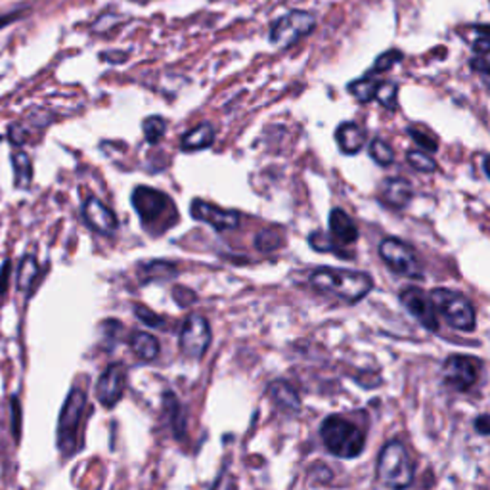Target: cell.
Wrapping results in <instances>:
<instances>
[{"instance_id":"cell-1","label":"cell","mask_w":490,"mask_h":490,"mask_svg":"<svg viewBox=\"0 0 490 490\" xmlns=\"http://www.w3.org/2000/svg\"><path fill=\"white\" fill-rule=\"evenodd\" d=\"M312 287L326 295H333L347 303H357L371 292V278L364 273L337 268H318L311 276Z\"/></svg>"},{"instance_id":"cell-2","label":"cell","mask_w":490,"mask_h":490,"mask_svg":"<svg viewBox=\"0 0 490 490\" xmlns=\"http://www.w3.org/2000/svg\"><path fill=\"white\" fill-rule=\"evenodd\" d=\"M320 437L326 448L343 460L357 458L366 445L364 431L341 416H328L320 428Z\"/></svg>"},{"instance_id":"cell-3","label":"cell","mask_w":490,"mask_h":490,"mask_svg":"<svg viewBox=\"0 0 490 490\" xmlns=\"http://www.w3.org/2000/svg\"><path fill=\"white\" fill-rule=\"evenodd\" d=\"M378 479L391 490H407L414 481V466L408 450L399 441H389L378 458Z\"/></svg>"},{"instance_id":"cell-4","label":"cell","mask_w":490,"mask_h":490,"mask_svg":"<svg viewBox=\"0 0 490 490\" xmlns=\"http://www.w3.org/2000/svg\"><path fill=\"white\" fill-rule=\"evenodd\" d=\"M87 408V393L81 387L72 389L67 395L58 419V448L62 454L70 456L79 447V431Z\"/></svg>"},{"instance_id":"cell-5","label":"cell","mask_w":490,"mask_h":490,"mask_svg":"<svg viewBox=\"0 0 490 490\" xmlns=\"http://www.w3.org/2000/svg\"><path fill=\"white\" fill-rule=\"evenodd\" d=\"M435 311L441 312L448 326L460 331H473L476 330V309L469 303L467 297H464L458 292L452 290H433L429 295Z\"/></svg>"},{"instance_id":"cell-6","label":"cell","mask_w":490,"mask_h":490,"mask_svg":"<svg viewBox=\"0 0 490 490\" xmlns=\"http://www.w3.org/2000/svg\"><path fill=\"white\" fill-rule=\"evenodd\" d=\"M132 206L140 215L144 226L163 225V230H165L167 226L173 225L171 221H168V213L177 215L171 199H168L163 192L146 188V186H140V188L134 190Z\"/></svg>"},{"instance_id":"cell-7","label":"cell","mask_w":490,"mask_h":490,"mask_svg":"<svg viewBox=\"0 0 490 490\" xmlns=\"http://www.w3.org/2000/svg\"><path fill=\"white\" fill-rule=\"evenodd\" d=\"M314 25H316V22H314L312 14L301 12V10L290 12V14H285L283 18H280L273 25V29H270V41H273V44H276L280 48L292 46L299 39L311 35Z\"/></svg>"},{"instance_id":"cell-8","label":"cell","mask_w":490,"mask_h":490,"mask_svg":"<svg viewBox=\"0 0 490 490\" xmlns=\"http://www.w3.org/2000/svg\"><path fill=\"white\" fill-rule=\"evenodd\" d=\"M380 255L397 274L407 278H421L419 261L416 253L407 244L387 238L380 244Z\"/></svg>"},{"instance_id":"cell-9","label":"cell","mask_w":490,"mask_h":490,"mask_svg":"<svg viewBox=\"0 0 490 490\" xmlns=\"http://www.w3.org/2000/svg\"><path fill=\"white\" fill-rule=\"evenodd\" d=\"M211 343V328L199 314H190L184 320L180 331V351L188 359H201Z\"/></svg>"},{"instance_id":"cell-10","label":"cell","mask_w":490,"mask_h":490,"mask_svg":"<svg viewBox=\"0 0 490 490\" xmlns=\"http://www.w3.org/2000/svg\"><path fill=\"white\" fill-rule=\"evenodd\" d=\"M483 362L473 357H450L445 362L443 376L445 381L456 389V391H469L471 387H476L481 376Z\"/></svg>"},{"instance_id":"cell-11","label":"cell","mask_w":490,"mask_h":490,"mask_svg":"<svg viewBox=\"0 0 490 490\" xmlns=\"http://www.w3.org/2000/svg\"><path fill=\"white\" fill-rule=\"evenodd\" d=\"M400 301L404 309H407L426 330H431V331L438 330L437 311L433 307L429 295L418 290V287H408V290H404L400 293Z\"/></svg>"},{"instance_id":"cell-12","label":"cell","mask_w":490,"mask_h":490,"mask_svg":"<svg viewBox=\"0 0 490 490\" xmlns=\"http://www.w3.org/2000/svg\"><path fill=\"white\" fill-rule=\"evenodd\" d=\"M125 380H127V370L123 364H111L98 380L96 385V397L104 404L106 408L115 407L125 391Z\"/></svg>"},{"instance_id":"cell-13","label":"cell","mask_w":490,"mask_h":490,"mask_svg":"<svg viewBox=\"0 0 490 490\" xmlns=\"http://www.w3.org/2000/svg\"><path fill=\"white\" fill-rule=\"evenodd\" d=\"M192 216L196 221L206 223L209 226H213L215 230H234L235 226L240 225V215L235 211H228V209H221L216 206L207 204V201L196 199L192 204Z\"/></svg>"},{"instance_id":"cell-14","label":"cell","mask_w":490,"mask_h":490,"mask_svg":"<svg viewBox=\"0 0 490 490\" xmlns=\"http://www.w3.org/2000/svg\"><path fill=\"white\" fill-rule=\"evenodd\" d=\"M84 218H87V223L91 228H94L96 232L110 235L117 230V216L115 213L100 201L98 197H89L87 204H84L82 209Z\"/></svg>"},{"instance_id":"cell-15","label":"cell","mask_w":490,"mask_h":490,"mask_svg":"<svg viewBox=\"0 0 490 490\" xmlns=\"http://www.w3.org/2000/svg\"><path fill=\"white\" fill-rule=\"evenodd\" d=\"M330 238L337 245H351L359 238V228L352 223V218L341 211L333 209L330 215Z\"/></svg>"},{"instance_id":"cell-16","label":"cell","mask_w":490,"mask_h":490,"mask_svg":"<svg viewBox=\"0 0 490 490\" xmlns=\"http://www.w3.org/2000/svg\"><path fill=\"white\" fill-rule=\"evenodd\" d=\"M414 196L412 186L402 178H389L381 186V199L393 209H402L410 204Z\"/></svg>"},{"instance_id":"cell-17","label":"cell","mask_w":490,"mask_h":490,"mask_svg":"<svg viewBox=\"0 0 490 490\" xmlns=\"http://www.w3.org/2000/svg\"><path fill=\"white\" fill-rule=\"evenodd\" d=\"M337 144H340L343 154H359L366 146V134L357 123H341L335 130Z\"/></svg>"},{"instance_id":"cell-18","label":"cell","mask_w":490,"mask_h":490,"mask_svg":"<svg viewBox=\"0 0 490 490\" xmlns=\"http://www.w3.org/2000/svg\"><path fill=\"white\" fill-rule=\"evenodd\" d=\"M129 345H130L132 352L137 354V357L140 360H144V362L158 359V354H159V341L156 340L154 335H149L146 331L132 333Z\"/></svg>"},{"instance_id":"cell-19","label":"cell","mask_w":490,"mask_h":490,"mask_svg":"<svg viewBox=\"0 0 490 490\" xmlns=\"http://www.w3.org/2000/svg\"><path fill=\"white\" fill-rule=\"evenodd\" d=\"M270 397H273L276 407L285 412H297L301 407L297 393L285 381H274L270 385Z\"/></svg>"},{"instance_id":"cell-20","label":"cell","mask_w":490,"mask_h":490,"mask_svg":"<svg viewBox=\"0 0 490 490\" xmlns=\"http://www.w3.org/2000/svg\"><path fill=\"white\" fill-rule=\"evenodd\" d=\"M215 140V132L211 125H199L194 130H190L186 137L182 139V149L184 151H197V149H206L213 144Z\"/></svg>"},{"instance_id":"cell-21","label":"cell","mask_w":490,"mask_h":490,"mask_svg":"<svg viewBox=\"0 0 490 490\" xmlns=\"http://www.w3.org/2000/svg\"><path fill=\"white\" fill-rule=\"evenodd\" d=\"M376 91H378V82L374 79H359L349 84V92L360 100V102H370V100L376 98Z\"/></svg>"},{"instance_id":"cell-22","label":"cell","mask_w":490,"mask_h":490,"mask_svg":"<svg viewBox=\"0 0 490 490\" xmlns=\"http://www.w3.org/2000/svg\"><path fill=\"white\" fill-rule=\"evenodd\" d=\"M165 129H167V121L163 120V117L151 115L144 121V137L149 144H158L163 139Z\"/></svg>"},{"instance_id":"cell-23","label":"cell","mask_w":490,"mask_h":490,"mask_svg":"<svg viewBox=\"0 0 490 490\" xmlns=\"http://www.w3.org/2000/svg\"><path fill=\"white\" fill-rule=\"evenodd\" d=\"M37 274H39V264H37V261L33 259V257L24 259L22 268H20V280H18L20 290L22 292H29L33 282H35V278H37Z\"/></svg>"},{"instance_id":"cell-24","label":"cell","mask_w":490,"mask_h":490,"mask_svg":"<svg viewBox=\"0 0 490 490\" xmlns=\"http://www.w3.org/2000/svg\"><path fill=\"white\" fill-rule=\"evenodd\" d=\"M397 96H399V87L395 82H378L376 98L380 100V104L383 108L395 110L397 108Z\"/></svg>"},{"instance_id":"cell-25","label":"cell","mask_w":490,"mask_h":490,"mask_svg":"<svg viewBox=\"0 0 490 490\" xmlns=\"http://www.w3.org/2000/svg\"><path fill=\"white\" fill-rule=\"evenodd\" d=\"M370 156L374 158V161L378 165H391L393 159H395V154H393V149L391 146H389L385 140L381 139H376V140H371L370 144Z\"/></svg>"},{"instance_id":"cell-26","label":"cell","mask_w":490,"mask_h":490,"mask_svg":"<svg viewBox=\"0 0 490 490\" xmlns=\"http://www.w3.org/2000/svg\"><path fill=\"white\" fill-rule=\"evenodd\" d=\"M410 132V137L414 139V142L419 146V148H424L428 151H437L438 149V142H437V137L433 132H429L428 129L424 127H410L408 129Z\"/></svg>"},{"instance_id":"cell-27","label":"cell","mask_w":490,"mask_h":490,"mask_svg":"<svg viewBox=\"0 0 490 490\" xmlns=\"http://www.w3.org/2000/svg\"><path fill=\"white\" fill-rule=\"evenodd\" d=\"M144 274H146V280H167V278H173L177 274V270L173 264L159 261V263L148 264V268H144Z\"/></svg>"},{"instance_id":"cell-28","label":"cell","mask_w":490,"mask_h":490,"mask_svg":"<svg viewBox=\"0 0 490 490\" xmlns=\"http://www.w3.org/2000/svg\"><path fill=\"white\" fill-rule=\"evenodd\" d=\"M408 163L419 173H433L437 168V163L433 158H429L424 151H408L407 154Z\"/></svg>"},{"instance_id":"cell-29","label":"cell","mask_w":490,"mask_h":490,"mask_svg":"<svg viewBox=\"0 0 490 490\" xmlns=\"http://www.w3.org/2000/svg\"><path fill=\"white\" fill-rule=\"evenodd\" d=\"M14 168H15V180L20 186H27L31 182V161L25 154L14 156Z\"/></svg>"},{"instance_id":"cell-30","label":"cell","mask_w":490,"mask_h":490,"mask_svg":"<svg viewBox=\"0 0 490 490\" xmlns=\"http://www.w3.org/2000/svg\"><path fill=\"white\" fill-rule=\"evenodd\" d=\"M280 244H282L280 235H278L276 230H273V228H268V230L261 232V234L257 235V242H255L257 249H261V251H264V253L274 251L276 247H280Z\"/></svg>"},{"instance_id":"cell-31","label":"cell","mask_w":490,"mask_h":490,"mask_svg":"<svg viewBox=\"0 0 490 490\" xmlns=\"http://www.w3.org/2000/svg\"><path fill=\"white\" fill-rule=\"evenodd\" d=\"M402 60V53H399V50H389V53L381 54L376 63H374V72L380 73V72H389L395 63H399Z\"/></svg>"},{"instance_id":"cell-32","label":"cell","mask_w":490,"mask_h":490,"mask_svg":"<svg viewBox=\"0 0 490 490\" xmlns=\"http://www.w3.org/2000/svg\"><path fill=\"white\" fill-rule=\"evenodd\" d=\"M311 245H312V249L322 251V253H328V251H335V249H337L335 244L331 242L330 235H326V234H322V232H314V234L311 235Z\"/></svg>"},{"instance_id":"cell-33","label":"cell","mask_w":490,"mask_h":490,"mask_svg":"<svg viewBox=\"0 0 490 490\" xmlns=\"http://www.w3.org/2000/svg\"><path fill=\"white\" fill-rule=\"evenodd\" d=\"M473 48L479 56H488V29L476 27V41H473Z\"/></svg>"},{"instance_id":"cell-34","label":"cell","mask_w":490,"mask_h":490,"mask_svg":"<svg viewBox=\"0 0 490 490\" xmlns=\"http://www.w3.org/2000/svg\"><path fill=\"white\" fill-rule=\"evenodd\" d=\"M134 312H137V316L142 320L144 324H148V326H156V328H161L163 326V318L158 316V314H154L151 311H148L146 307H137V309H134Z\"/></svg>"},{"instance_id":"cell-35","label":"cell","mask_w":490,"mask_h":490,"mask_svg":"<svg viewBox=\"0 0 490 490\" xmlns=\"http://www.w3.org/2000/svg\"><path fill=\"white\" fill-rule=\"evenodd\" d=\"M20 402L18 399H12V429H14V437L15 441L20 438Z\"/></svg>"},{"instance_id":"cell-36","label":"cell","mask_w":490,"mask_h":490,"mask_svg":"<svg viewBox=\"0 0 490 490\" xmlns=\"http://www.w3.org/2000/svg\"><path fill=\"white\" fill-rule=\"evenodd\" d=\"M471 65L483 75V79H488V56H476L471 60Z\"/></svg>"},{"instance_id":"cell-37","label":"cell","mask_w":490,"mask_h":490,"mask_svg":"<svg viewBox=\"0 0 490 490\" xmlns=\"http://www.w3.org/2000/svg\"><path fill=\"white\" fill-rule=\"evenodd\" d=\"M213 490H235L234 488V479L228 476V473H223V476L218 477V481L215 483Z\"/></svg>"},{"instance_id":"cell-38","label":"cell","mask_w":490,"mask_h":490,"mask_svg":"<svg viewBox=\"0 0 490 490\" xmlns=\"http://www.w3.org/2000/svg\"><path fill=\"white\" fill-rule=\"evenodd\" d=\"M476 429H477V433L479 435H488V416L486 414H483V416H479L477 419H476Z\"/></svg>"},{"instance_id":"cell-39","label":"cell","mask_w":490,"mask_h":490,"mask_svg":"<svg viewBox=\"0 0 490 490\" xmlns=\"http://www.w3.org/2000/svg\"><path fill=\"white\" fill-rule=\"evenodd\" d=\"M6 274H10V263L5 264L3 274H0V293H5V287H6Z\"/></svg>"},{"instance_id":"cell-40","label":"cell","mask_w":490,"mask_h":490,"mask_svg":"<svg viewBox=\"0 0 490 490\" xmlns=\"http://www.w3.org/2000/svg\"><path fill=\"white\" fill-rule=\"evenodd\" d=\"M15 15H5V18H0V27H5L6 24H10Z\"/></svg>"}]
</instances>
